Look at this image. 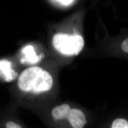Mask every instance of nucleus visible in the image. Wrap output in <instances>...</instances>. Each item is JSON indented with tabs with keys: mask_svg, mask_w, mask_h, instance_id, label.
I'll return each mask as SVG.
<instances>
[{
	"mask_svg": "<svg viewBox=\"0 0 128 128\" xmlns=\"http://www.w3.org/2000/svg\"><path fill=\"white\" fill-rule=\"evenodd\" d=\"M18 89L24 94L38 96L50 91L54 84L52 76L40 66L25 69L18 76Z\"/></svg>",
	"mask_w": 128,
	"mask_h": 128,
	"instance_id": "f257e3e1",
	"label": "nucleus"
},
{
	"mask_svg": "<svg viewBox=\"0 0 128 128\" xmlns=\"http://www.w3.org/2000/svg\"><path fill=\"white\" fill-rule=\"evenodd\" d=\"M52 44L55 50L62 55L66 56H76L84 48V42L79 34L69 35L57 33L52 38Z\"/></svg>",
	"mask_w": 128,
	"mask_h": 128,
	"instance_id": "f03ea898",
	"label": "nucleus"
},
{
	"mask_svg": "<svg viewBox=\"0 0 128 128\" xmlns=\"http://www.w3.org/2000/svg\"><path fill=\"white\" fill-rule=\"evenodd\" d=\"M51 115L55 120L67 119L73 128H82L87 122L86 117L81 110L71 109L66 104L54 107L51 110Z\"/></svg>",
	"mask_w": 128,
	"mask_h": 128,
	"instance_id": "7ed1b4c3",
	"label": "nucleus"
},
{
	"mask_svg": "<svg viewBox=\"0 0 128 128\" xmlns=\"http://www.w3.org/2000/svg\"><path fill=\"white\" fill-rule=\"evenodd\" d=\"M15 72L11 68V62L7 60H0V76L6 81H10L14 79Z\"/></svg>",
	"mask_w": 128,
	"mask_h": 128,
	"instance_id": "20e7f679",
	"label": "nucleus"
},
{
	"mask_svg": "<svg viewBox=\"0 0 128 128\" xmlns=\"http://www.w3.org/2000/svg\"><path fill=\"white\" fill-rule=\"evenodd\" d=\"M23 53L26 55L28 60L33 62H36L38 59V57L35 55L34 48L32 46H28L25 47L23 50Z\"/></svg>",
	"mask_w": 128,
	"mask_h": 128,
	"instance_id": "39448f33",
	"label": "nucleus"
},
{
	"mask_svg": "<svg viewBox=\"0 0 128 128\" xmlns=\"http://www.w3.org/2000/svg\"><path fill=\"white\" fill-rule=\"evenodd\" d=\"M128 126V121L124 119H116L112 124V128H126Z\"/></svg>",
	"mask_w": 128,
	"mask_h": 128,
	"instance_id": "423d86ee",
	"label": "nucleus"
},
{
	"mask_svg": "<svg viewBox=\"0 0 128 128\" xmlns=\"http://www.w3.org/2000/svg\"><path fill=\"white\" fill-rule=\"evenodd\" d=\"M128 31V30H127ZM121 50L126 54H128V33L127 36L124 38L120 44Z\"/></svg>",
	"mask_w": 128,
	"mask_h": 128,
	"instance_id": "0eeeda50",
	"label": "nucleus"
},
{
	"mask_svg": "<svg viewBox=\"0 0 128 128\" xmlns=\"http://www.w3.org/2000/svg\"><path fill=\"white\" fill-rule=\"evenodd\" d=\"M55 2L62 5L63 6H69L71 4H72L74 2V0H54Z\"/></svg>",
	"mask_w": 128,
	"mask_h": 128,
	"instance_id": "6e6552de",
	"label": "nucleus"
},
{
	"mask_svg": "<svg viewBox=\"0 0 128 128\" xmlns=\"http://www.w3.org/2000/svg\"><path fill=\"white\" fill-rule=\"evenodd\" d=\"M6 128H22V126L14 122L10 121L6 124Z\"/></svg>",
	"mask_w": 128,
	"mask_h": 128,
	"instance_id": "1a4fd4ad",
	"label": "nucleus"
},
{
	"mask_svg": "<svg viewBox=\"0 0 128 128\" xmlns=\"http://www.w3.org/2000/svg\"><path fill=\"white\" fill-rule=\"evenodd\" d=\"M126 128H128V127H126Z\"/></svg>",
	"mask_w": 128,
	"mask_h": 128,
	"instance_id": "9d476101",
	"label": "nucleus"
}]
</instances>
